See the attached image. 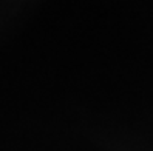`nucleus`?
Segmentation results:
<instances>
[]
</instances>
